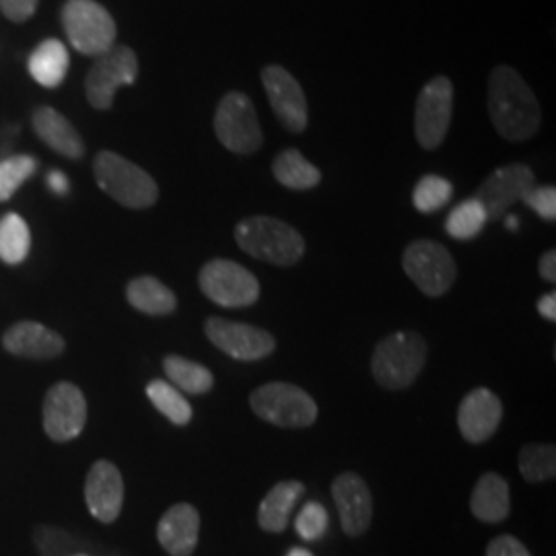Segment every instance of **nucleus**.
<instances>
[{
    "label": "nucleus",
    "instance_id": "obj_30",
    "mask_svg": "<svg viewBox=\"0 0 556 556\" xmlns=\"http://www.w3.org/2000/svg\"><path fill=\"white\" fill-rule=\"evenodd\" d=\"M519 472L530 484L546 482L556 477V450L551 443L523 445L517 456Z\"/></svg>",
    "mask_w": 556,
    "mask_h": 556
},
{
    "label": "nucleus",
    "instance_id": "obj_18",
    "mask_svg": "<svg viewBox=\"0 0 556 556\" xmlns=\"http://www.w3.org/2000/svg\"><path fill=\"white\" fill-rule=\"evenodd\" d=\"M503 420V404L489 388H477L466 394L457 408V427L468 443H484L498 431Z\"/></svg>",
    "mask_w": 556,
    "mask_h": 556
},
{
    "label": "nucleus",
    "instance_id": "obj_28",
    "mask_svg": "<svg viewBox=\"0 0 556 556\" xmlns=\"http://www.w3.org/2000/svg\"><path fill=\"white\" fill-rule=\"evenodd\" d=\"M31 233L29 225L17 213H9L0 219V260L9 266H17L29 256Z\"/></svg>",
    "mask_w": 556,
    "mask_h": 556
},
{
    "label": "nucleus",
    "instance_id": "obj_17",
    "mask_svg": "<svg viewBox=\"0 0 556 556\" xmlns=\"http://www.w3.org/2000/svg\"><path fill=\"white\" fill-rule=\"evenodd\" d=\"M85 503L89 514L101 523H114L124 505V478L118 466L98 459L85 480Z\"/></svg>",
    "mask_w": 556,
    "mask_h": 556
},
{
    "label": "nucleus",
    "instance_id": "obj_27",
    "mask_svg": "<svg viewBox=\"0 0 556 556\" xmlns=\"http://www.w3.org/2000/svg\"><path fill=\"white\" fill-rule=\"evenodd\" d=\"M273 174L278 184L291 190H312L321 181L318 167L305 160L298 149H289L277 155L273 163Z\"/></svg>",
    "mask_w": 556,
    "mask_h": 556
},
{
    "label": "nucleus",
    "instance_id": "obj_3",
    "mask_svg": "<svg viewBox=\"0 0 556 556\" xmlns=\"http://www.w3.org/2000/svg\"><path fill=\"white\" fill-rule=\"evenodd\" d=\"M427 363V340L400 330L379 340L371 355V374L386 390H404L417 381Z\"/></svg>",
    "mask_w": 556,
    "mask_h": 556
},
{
    "label": "nucleus",
    "instance_id": "obj_8",
    "mask_svg": "<svg viewBox=\"0 0 556 556\" xmlns=\"http://www.w3.org/2000/svg\"><path fill=\"white\" fill-rule=\"evenodd\" d=\"M215 135L220 144L238 155L260 151L264 135L254 103L241 91H231L220 100L215 114Z\"/></svg>",
    "mask_w": 556,
    "mask_h": 556
},
{
    "label": "nucleus",
    "instance_id": "obj_39",
    "mask_svg": "<svg viewBox=\"0 0 556 556\" xmlns=\"http://www.w3.org/2000/svg\"><path fill=\"white\" fill-rule=\"evenodd\" d=\"M540 277L544 278L546 282L555 285L556 282V252L555 250H548L542 254L540 258Z\"/></svg>",
    "mask_w": 556,
    "mask_h": 556
},
{
    "label": "nucleus",
    "instance_id": "obj_11",
    "mask_svg": "<svg viewBox=\"0 0 556 556\" xmlns=\"http://www.w3.org/2000/svg\"><path fill=\"white\" fill-rule=\"evenodd\" d=\"M454 110V85L447 77H435L429 80L415 108V135L418 144L427 151L441 147L452 124Z\"/></svg>",
    "mask_w": 556,
    "mask_h": 556
},
{
    "label": "nucleus",
    "instance_id": "obj_21",
    "mask_svg": "<svg viewBox=\"0 0 556 556\" xmlns=\"http://www.w3.org/2000/svg\"><path fill=\"white\" fill-rule=\"evenodd\" d=\"M34 130L52 151L66 160H80L85 144L77 128L52 108H40L34 114Z\"/></svg>",
    "mask_w": 556,
    "mask_h": 556
},
{
    "label": "nucleus",
    "instance_id": "obj_25",
    "mask_svg": "<svg viewBox=\"0 0 556 556\" xmlns=\"http://www.w3.org/2000/svg\"><path fill=\"white\" fill-rule=\"evenodd\" d=\"M68 64H71V56L62 41H41L29 56V75L34 80H38L41 87L54 89L66 79Z\"/></svg>",
    "mask_w": 556,
    "mask_h": 556
},
{
    "label": "nucleus",
    "instance_id": "obj_29",
    "mask_svg": "<svg viewBox=\"0 0 556 556\" xmlns=\"http://www.w3.org/2000/svg\"><path fill=\"white\" fill-rule=\"evenodd\" d=\"M147 397L163 417L178 427H186L192 420V406L176 386L163 379H153L147 386Z\"/></svg>",
    "mask_w": 556,
    "mask_h": 556
},
{
    "label": "nucleus",
    "instance_id": "obj_23",
    "mask_svg": "<svg viewBox=\"0 0 556 556\" xmlns=\"http://www.w3.org/2000/svg\"><path fill=\"white\" fill-rule=\"evenodd\" d=\"M303 493H305V486L299 480L277 482L260 503V528L270 534L285 532L289 526V517L293 514Z\"/></svg>",
    "mask_w": 556,
    "mask_h": 556
},
{
    "label": "nucleus",
    "instance_id": "obj_41",
    "mask_svg": "<svg viewBox=\"0 0 556 556\" xmlns=\"http://www.w3.org/2000/svg\"><path fill=\"white\" fill-rule=\"evenodd\" d=\"M538 314L546 321H556V293L551 291L538 299Z\"/></svg>",
    "mask_w": 556,
    "mask_h": 556
},
{
    "label": "nucleus",
    "instance_id": "obj_40",
    "mask_svg": "<svg viewBox=\"0 0 556 556\" xmlns=\"http://www.w3.org/2000/svg\"><path fill=\"white\" fill-rule=\"evenodd\" d=\"M48 188L56 194V197H66L71 192V181L66 178V174L62 172H50L48 174Z\"/></svg>",
    "mask_w": 556,
    "mask_h": 556
},
{
    "label": "nucleus",
    "instance_id": "obj_9",
    "mask_svg": "<svg viewBox=\"0 0 556 556\" xmlns=\"http://www.w3.org/2000/svg\"><path fill=\"white\" fill-rule=\"evenodd\" d=\"M200 291L220 307H250L260 299L258 278L233 260H211L199 275Z\"/></svg>",
    "mask_w": 556,
    "mask_h": 556
},
{
    "label": "nucleus",
    "instance_id": "obj_15",
    "mask_svg": "<svg viewBox=\"0 0 556 556\" xmlns=\"http://www.w3.org/2000/svg\"><path fill=\"white\" fill-rule=\"evenodd\" d=\"M262 83L278 122L289 132H303L307 128V100L299 80L287 68L268 64L262 68Z\"/></svg>",
    "mask_w": 556,
    "mask_h": 556
},
{
    "label": "nucleus",
    "instance_id": "obj_34",
    "mask_svg": "<svg viewBox=\"0 0 556 556\" xmlns=\"http://www.w3.org/2000/svg\"><path fill=\"white\" fill-rule=\"evenodd\" d=\"M330 526V517L326 507L318 501H309L301 507L298 519H295V530L299 538H303L305 542H316L326 536Z\"/></svg>",
    "mask_w": 556,
    "mask_h": 556
},
{
    "label": "nucleus",
    "instance_id": "obj_32",
    "mask_svg": "<svg viewBox=\"0 0 556 556\" xmlns=\"http://www.w3.org/2000/svg\"><path fill=\"white\" fill-rule=\"evenodd\" d=\"M452 194H454V186L450 184V179L431 174L418 179L413 192V204L418 213L431 215L441 211L452 200Z\"/></svg>",
    "mask_w": 556,
    "mask_h": 556
},
{
    "label": "nucleus",
    "instance_id": "obj_43",
    "mask_svg": "<svg viewBox=\"0 0 556 556\" xmlns=\"http://www.w3.org/2000/svg\"><path fill=\"white\" fill-rule=\"evenodd\" d=\"M287 556H314L307 548H291Z\"/></svg>",
    "mask_w": 556,
    "mask_h": 556
},
{
    "label": "nucleus",
    "instance_id": "obj_12",
    "mask_svg": "<svg viewBox=\"0 0 556 556\" xmlns=\"http://www.w3.org/2000/svg\"><path fill=\"white\" fill-rule=\"evenodd\" d=\"M87 425V400L75 383L59 381L43 397V431L46 435L66 443L79 438Z\"/></svg>",
    "mask_w": 556,
    "mask_h": 556
},
{
    "label": "nucleus",
    "instance_id": "obj_24",
    "mask_svg": "<svg viewBox=\"0 0 556 556\" xmlns=\"http://www.w3.org/2000/svg\"><path fill=\"white\" fill-rule=\"evenodd\" d=\"M126 299L147 316H169L178 307L176 293L155 277L132 278L126 287Z\"/></svg>",
    "mask_w": 556,
    "mask_h": 556
},
{
    "label": "nucleus",
    "instance_id": "obj_13",
    "mask_svg": "<svg viewBox=\"0 0 556 556\" xmlns=\"http://www.w3.org/2000/svg\"><path fill=\"white\" fill-rule=\"evenodd\" d=\"M206 338L236 361L254 363L270 357L277 349V340L258 326L231 321V319L208 318L204 324Z\"/></svg>",
    "mask_w": 556,
    "mask_h": 556
},
{
    "label": "nucleus",
    "instance_id": "obj_16",
    "mask_svg": "<svg viewBox=\"0 0 556 556\" xmlns=\"http://www.w3.org/2000/svg\"><path fill=\"white\" fill-rule=\"evenodd\" d=\"M332 497L344 534L351 538L365 534L374 517V497L367 482L355 472H342L332 482Z\"/></svg>",
    "mask_w": 556,
    "mask_h": 556
},
{
    "label": "nucleus",
    "instance_id": "obj_22",
    "mask_svg": "<svg viewBox=\"0 0 556 556\" xmlns=\"http://www.w3.org/2000/svg\"><path fill=\"white\" fill-rule=\"evenodd\" d=\"M470 509L484 523H501L511 511V491L503 477L486 472L478 478L470 497Z\"/></svg>",
    "mask_w": 556,
    "mask_h": 556
},
{
    "label": "nucleus",
    "instance_id": "obj_20",
    "mask_svg": "<svg viewBox=\"0 0 556 556\" xmlns=\"http://www.w3.org/2000/svg\"><path fill=\"white\" fill-rule=\"evenodd\" d=\"M200 516L190 503L169 507L157 526V540L172 556H192L199 546Z\"/></svg>",
    "mask_w": 556,
    "mask_h": 556
},
{
    "label": "nucleus",
    "instance_id": "obj_10",
    "mask_svg": "<svg viewBox=\"0 0 556 556\" xmlns=\"http://www.w3.org/2000/svg\"><path fill=\"white\" fill-rule=\"evenodd\" d=\"M139 77V59L128 46H112L96 59L87 73L85 93L96 110H110L119 87L135 85Z\"/></svg>",
    "mask_w": 556,
    "mask_h": 556
},
{
    "label": "nucleus",
    "instance_id": "obj_31",
    "mask_svg": "<svg viewBox=\"0 0 556 556\" xmlns=\"http://www.w3.org/2000/svg\"><path fill=\"white\" fill-rule=\"evenodd\" d=\"M486 220V213L477 199L464 200L445 219V231L457 241L475 239L484 229Z\"/></svg>",
    "mask_w": 556,
    "mask_h": 556
},
{
    "label": "nucleus",
    "instance_id": "obj_33",
    "mask_svg": "<svg viewBox=\"0 0 556 556\" xmlns=\"http://www.w3.org/2000/svg\"><path fill=\"white\" fill-rule=\"evenodd\" d=\"M38 169V161L29 155H15L0 161V202L11 199Z\"/></svg>",
    "mask_w": 556,
    "mask_h": 556
},
{
    "label": "nucleus",
    "instance_id": "obj_35",
    "mask_svg": "<svg viewBox=\"0 0 556 556\" xmlns=\"http://www.w3.org/2000/svg\"><path fill=\"white\" fill-rule=\"evenodd\" d=\"M34 536L41 556H68L77 551L75 540L56 528H38Z\"/></svg>",
    "mask_w": 556,
    "mask_h": 556
},
{
    "label": "nucleus",
    "instance_id": "obj_1",
    "mask_svg": "<svg viewBox=\"0 0 556 556\" xmlns=\"http://www.w3.org/2000/svg\"><path fill=\"white\" fill-rule=\"evenodd\" d=\"M489 114L498 135L511 142L532 139L542 122L534 91L516 68L498 64L489 79Z\"/></svg>",
    "mask_w": 556,
    "mask_h": 556
},
{
    "label": "nucleus",
    "instance_id": "obj_7",
    "mask_svg": "<svg viewBox=\"0 0 556 556\" xmlns=\"http://www.w3.org/2000/svg\"><path fill=\"white\" fill-rule=\"evenodd\" d=\"M402 268L427 298L445 295L456 282V260L445 245L431 239L413 241L402 254Z\"/></svg>",
    "mask_w": 556,
    "mask_h": 556
},
{
    "label": "nucleus",
    "instance_id": "obj_36",
    "mask_svg": "<svg viewBox=\"0 0 556 556\" xmlns=\"http://www.w3.org/2000/svg\"><path fill=\"white\" fill-rule=\"evenodd\" d=\"M526 206H530L540 219L556 220V188L555 186H534L523 200Z\"/></svg>",
    "mask_w": 556,
    "mask_h": 556
},
{
    "label": "nucleus",
    "instance_id": "obj_42",
    "mask_svg": "<svg viewBox=\"0 0 556 556\" xmlns=\"http://www.w3.org/2000/svg\"><path fill=\"white\" fill-rule=\"evenodd\" d=\"M505 227H507L509 231H517L519 219H517L516 215H507V217H505Z\"/></svg>",
    "mask_w": 556,
    "mask_h": 556
},
{
    "label": "nucleus",
    "instance_id": "obj_26",
    "mask_svg": "<svg viewBox=\"0 0 556 556\" xmlns=\"http://www.w3.org/2000/svg\"><path fill=\"white\" fill-rule=\"evenodd\" d=\"M163 369L172 386H176L179 392H186L190 396L208 394L215 386V376L204 365L194 363L190 358L169 355L163 358Z\"/></svg>",
    "mask_w": 556,
    "mask_h": 556
},
{
    "label": "nucleus",
    "instance_id": "obj_37",
    "mask_svg": "<svg viewBox=\"0 0 556 556\" xmlns=\"http://www.w3.org/2000/svg\"><path fill=\"white\" fill-rule=\"evenodd\" d=\"M486 556H532L530 551L517 540L516 536L503 534L495 540H491L489 548H486Z\"/></svg>",
    "mask_w": 556,
    "mask_h": 556
},
{
    "label": "nucleus",
    "instance_id": "obj_4",
    "mask_svg": "<svg viewBox=\"0 0 556 556\" xmlns=\"http://www.w3.org/2000/svg\"><path fill=\"white\" fill-rule=\"evenodd\" d=\"M93 174L101 190L126 208H149L160 199L157 181L114 151H101L93 161Z\"/></svg>",
    "mask_w": 556,
    "mask_h": 556
},
{
    "label": "nucleus",
    "instance_id": "obj_19",
    "mask_svg": "<svg viewBox=\"0 0 556 556\" xmlns=\"http://www.w3.org/2000/svg\"><path fill=\"white\" fill-rule=\"evenodd\" d=\"M2 346L15 357L48 361L64 353L66 342L56 330L38 321H17L2 334Z\"/></svg>",
    "mask_w": 556,
    "mask_h": 556
},
{
    "label": "nucleus",
    "instance_id": "obj_5",
    "mask_svg": "<svg viewBox=\"0 0 556 556\" xmlns=\"http://www.w3.org/2000/svg\"><path fill=\"white\" fill-rule=\"evenodd\" d=\"M256 417L280 429H307L318 418V404L305 390L287 381H270L250 394Z\"/></svg>",
    "mask_w": 556,
    "mask_h": 556
},
{
    "label": "nucleus",
    "instance_id": "obj_38",
    "mask_svg": "<svg viewBox=\"0 0 556 556\" xmlns=\"http://www.w3.org/2000/svg\"><path fill=\"white\" fill-rule=\"evenodd\" d=\"M38 2L40 0H0V9L7 15V20L21 23L36 13Z\"/></svg>",
    "mask_w": 556,
    "mask_h": 556
},
{
    "label": "nucleus",
    "instance_id": "obj_2",
    "mask_svg": "<svg viewBox=\"0 0 556 556\" xmlns=\"http://www.w3.org/2000/svg\"><path fill=\"white\" fill-rule=\"evenodd\" d=\"M233 236L241 252L273 266H295L305 254L303 236L289 223L275 217H245L239 220Z\"/></svg>",
    "mask_w": 556,
    "mask_h": 556
},
{
    "label": "nucleus",
    "instance_id": "obj_14",
    "mask_svg": "<svg viewBox=\"0 0 556 556\" xmlns=\"http://www.w3.org/2000/svg\"><path fill=\"white\" fill-rule=\"evenodd\" d=\"M536 186L534 172L523 163H509L495 169L482 181L475 199L482 204L486 219L497 220L503 217L516 202Z\"/></svg>",
    "mask_w": 556,
    "mask_h": 556
},
{
    "label": "nucleus",
    "instance_id": "obj_6",
    "mask_svg": "<svg viewBox=\"0 0 556 556\" xmlns=\"http://www.w3.org/2000/svg\"><path fill=\"white\" fill-rule=\"evenodd\" d=\"M62 27L71 46L85 56H101L116 46V21L96 0H68L62 9Z\"/></svg>",
    "mask_w": 556,
    "mask_h": 556
},
{
    "label": "nucleus",
    "instance_id": "obj_44",
    "mask_svg": "<svg viewBox=\"0 0 556 556\" xmlns=\"http://www.w3.org/2000/svg\"><path fill=\"white\" fill-rule=\"evenodd\" d=\"M75 556H87V555H75Z\"/></svg>",
    "mask_w": 556,
    "mask_h": 556
}]
</instances>
